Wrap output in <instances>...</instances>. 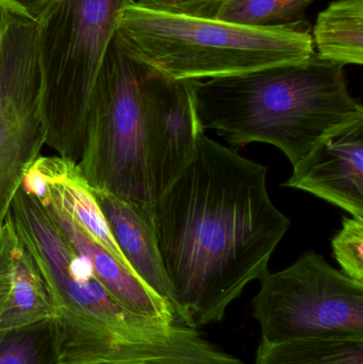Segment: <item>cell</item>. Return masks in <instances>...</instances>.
I'll list each match as a JSON object with an SVG mask.
<instances>
[{"instance_id": "1", "label": "cell", "mask_w": 363, "mask_h": 364, "mask_svg": "<svg viewBox=\"0 0 363 364\" xmlns=\"http://www.w3.org/2000/svg\"><path fill=\"white\" fill-rule=\"evenodd\" d=\"M268 166L202 134L195 155L153 203L151 223L177 323H221L269 272L290 220L271 200Z\"/></svg>"}, {"instance_id": "2", "label": "cell", "mask_w": 363, "mask_h": 364, "mask_svg": "<svg viewBox=\"0 0 363 364\" xmlns=\"http://www.w3.org/2000/svg\"><path fill=\"white\" fill-rule=\"evenodd\" d=\"M343 68L315 51L296 63L197 80L200 128L217 130L237 146L268 143L296 166L322 141L363 121Z\"/></svg>"}, {"instance_id": "3", "label": "cell", "mask_w": 363, "mask_h": 364, "mask_svg": "<svg viewBox=\"0 0 363 364\" xmlns=\"http://www.w3.org/2000/svg\"><path fill=\"white\" fill-rule=\"evenodd\" d=\"M46 282L62 337V364H170L187 331L124 309L98 282L89 261L55 218L19 186L6 216Z\"/></svg>"}, {"instance_id": "4", "label": "cell", "mask_w": 363, "mask_h": 364, "mask_svg": "<svg viewBox=\"0 0 363 364\" xmlns=\"http://www.w3.org/2000/svg\"><path fill=\"white\" fill-rule=\"evenodd\" d=\"M115 38L136 61L170 78L188 80L296 63L315 51L307 21L245 27L159 12L136 1L124 10Z\"/></svg>"}, {"instance_id": "5", "label": "cell", "mask_w": 363, "mask_h": 364, "mask_svg": "<svg viewBox=\"0 0 363 364\" xmlns=\"http://www.w3.org/2000/svg\"><path fill=\"white\" fill-rule=\"evenodd\" d=\"M134 0H53L38 21L46 144L77 162L87 109L124 10Z\"/></svg>"}, {"instance_id": "6", "label": "cell", "mask_w": 363, "mask_h": 364, "mask_svg": "<svg viewBox=\"0 0 363 364\" xmlns=\"http://www.w3.org/2000/svg\"><path fill=\"white\" fill-rule=\"evenodd\" d=\"M145 65L113 41L92 94L77 166L90 188L129 201L151 218Z\"/></svg>"}, {"instance_id": "7", "label": "cell", "mask_w": 363, "mask_h": 364, "mask_svg": "<svg viewBox=\"0 0 363 364\" xmlns=\"http://www.w3.org/2000/svg\"><path fill=\"white\" fill-rule=\"evenodd\" d=\"M260 280L253 316L269 344L309 338L363 339V284L308 250Z\"/></svg>"}, {"instance_id": "8", "label": "cell", "mask_w": 363, "mask_h": 364, "mask_svg": "<svg viewBox=\"0 0 363 364\" xmlns=\"http://www.w3.org/2000/svg\"><path fill=\"white\" fill-rule=\"evenodd\" d=\"M46 141L38 21L0 10V225Z\"/></svg>"}, {"instance_id": "9", "label": "cell", "mask_w": 363, "mask_h": 364, "mask_svg": "<svg viewBox=\"0 0 363 364\" xmlns=\"http://www.w3.org/2000/svg\"><path fill=\"white\" fill-rule=\"evenodd\" d=\"M196 81L170 78L145 65L143 87L153 203L192 161L198 138L204 134L196 113Z\"/></svg>"}, {"instance_id": "10", "label": "cell", "mask_w": 363, "mask_h": 364, "mask_svg": "<svg viewBox=\"0 0 363 364\" xmlns=\"http://www.w3.org/2000/svg\"><path fill=\"white\" fill-rule=\"evenodd\" d=\"M283 186L311 193L363 220V121L322 141Z\"/></svg>"}, {"instance_id": "11", "label": "cell", "mask_w": 363, "mask_h": 364, "mask_svg": "<svg viewBox=\"0 0 363 364\" xmlns=\"http://www.w3.org/2000/svg\"><path fill=\"white\" fill-rule=\"evenodd\" d=\"M38 199L55 218L72 247L89 261L98 282L124 309L153 322L178 324L172 304L151 290L131 269L92 239L50 201Z\"/></svg>"}, {"instance_id": "12", "label": "cell", "mask_w": 363, "mask_h": 364, "mask_svg": "<svg viewBox=\"0 0 363 364\" xmlns=\"http://www.w3.org/2000/svg\"><path fill=\"white\" fill-rule=\"evenodd\" d=\"M91 190L130 269L174 307V296L162 265L151 216L111 193Z\"/></svg>"}, {"instance_id": "13", "label": "cell", "mask_w": 363, "mask_h": 364, "mask_svg": "<svg viewBox=\"0 0 363 364\" xmlns=\"http://www.w3.org/2000/svg\"><path fill=\"white\" fill-rule=\"evenodd\" d=\"M315 53L339 65L363 64V0H337L318 15Z\"/></svg>"}, {"instance_id": "14", "label": "cell", "mask_w": 363, "mask_h": 364, "mask_svg": "<svg viewBox=\"0 0 363 364\" xmlns=\"http://www.w3.org/2000/svg\"><path fill=\"white\" fill-rule=\"evenodd\" d=\"M51 318H55V310L48 287L33 257L17 237L12 290L0 316V328H16Z\"/></svg>"}, {"instance_id": "15", "label": "cell", "mask_w": 363, "mask_h": 364, "mask_svg": "<svg viewBox=\"0 0 363 364\" xmlns=\"http://www.w3.org/2000/svg\"><path fill=\"white\" fill-rule=\"evenodd\" d=\"M256 364H363V339L309 338L276 344L260 341Z\"/></svg>"}, {"instance_id": "16", "label": "cell", "mask_w": 363, "mask_h": 364, "mask_svg": "<svg viewBox=\"0 0 363 364\" xmlns=\"http://www.w3.org/2000/svg\"><path fill=\"white\" fill-rule=\"evenodd\" d=\"M57 318L16 328H0V364H62Z\"/></svg>"}, {"instance_id": "17", "label": "cell", "mask_w": 363, "mask_h": 364, "mask_svg": "<svg viewBox=\"0 0 363 364\" xmlns=\"http://www.w3.org/2000/svg\"><path fill=\"white\" fill-rule=\"evenodd\" d=\"M315 0H225L215 19L245 26L269 27L298 21Z\"/></svg>"}, {"instance_id": "18", "label": "cell", "mask_w": 363, "mask_h": 364, "mask_svg": "<svg viewBox=\"0 0 363 364\" xmlns=\"http://www.w3.org/2000/svg\"><path fill=\"white\" fill-rule=\"evenodd\" d=\"M332 254L341 271L363 284V220L345 218L332 241Z\"/></svg>"}, {"instance_id": "19", "label": "cell", "mask_w": 363, "mask_h": 364, "mask_svg": "<svg viewBox=\"0 0 363 364\" xmlns=\"http://www.w3.org/2000/svg\"><path fill=\"white\" fill-rule=\"evenodd\" d=\"M225 0H138L151 10L183 16L215 18Z\"/></svg>"}, {"instance_id": "20", "label": "cell", "mask_w": 363, "mask_h": 364, "mask_svg": "<svg viewBox=\"0 0 363 364\" xmlns=\"http://www.w3.org/2000/svg\"><path fill=\"white\" fill-rule=\"evenodd\" d=\"M17 235L10 220L0 225V316L6 309L12 290L13 252Z\"/></svg>"}, {"instance_id": "21", "label": "cell", "mask_w": 363, "mask_h": 364, "mask_svg": "<svg viewBox=\"0 0 363 364\" xmlns=\"http://www.w3.org/2000/svg\"><path fill=\"white\" fill-rule=\"evenodd\" d=\"M51 2L53 0H0V10L38 21Z\"/></svg>"}]
</instances>
